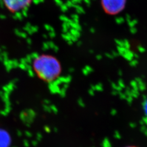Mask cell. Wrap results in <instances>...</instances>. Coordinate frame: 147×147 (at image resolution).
Segmentation results:
<instances>
[{"label": "cell", "instance_id": "1", "mask_svg": "<svg viewBox=\"0 0 147 147\" xmlns=\"http://www.w3.org/2000/svg\"><path fill=\"white\" fill-rule=\"evenodd\" d=\"M36 73L46 81H51L58 76L60 67L54 58L43 56L37 58L34 63Z\"/></svg>", "mask_w": 147, "mask_h": 147}, {"label": "cell", "instance_id": "2", "mask_svg": "<svg viewBox=\"0 0 147 147\" xmlns=\"http://www.w3.org/2000/svg\"><path fill=\"white\" fill-rule=\"evenodd\" d=\"M32 0H3L7 8L11 12H16L26 8Z\"/></svg>", "mask_w": 147, "mask_h": 147}, {"label": "cell", "instance_id": "3", "mask_svg": "<svg viewBox=\"0 0 147 147\" xmlns=\"http://www.w3.org/2000/svg\"><path fill=\"white\" fill-rule=\"evenodd\" d=\"M125 0H102V5L107 11L117 12L123 6Z\"/></svg>", "mask_w": 147, "mask_h": 147}, {"label": "cell", "instance_id": "4", "mask_svg": "<svg viewBox=\"0 0 147 147\" xmlns=\"http://www.w3.org/2000/svg\"><path fill=\"white\" fill-rule=\"evenodd\" d=\"M9 137L3 130H0V147H8L9 144Z\"/></svg>", "mask_w": 147, "mask_h": 147}, {"label": "cell", "instance_id": "5", "mask_svg": "<svg viewBox=\"0 0 147 147\" xmlns=\"http://www.w3.org/2000/svg\"><path fill=\"white\" fill-rule=\"evenodd\" d=\"M136 147V146H127V147Z\"/></svg>", "mask_w": 147, "mask_h": 147}, {"label": "cell", "instance_id": "6", "mask_svg": "<svg viewBox=\"0 0 147 147\" xmlns=\"http://www.w3.org/2000/svg\"></svg>", "mask_w": 147, "mask_h": 147}]
</instances>
